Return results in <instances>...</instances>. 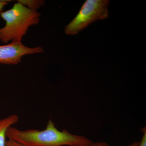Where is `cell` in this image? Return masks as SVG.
<instances>
[{
	"label": "cell",
	"instance_id": "cell-4",
	"mask_svg": "<svg viewBox=\"0 0 146 146\" xmlns=\"http://www.w3.org/2000/svg\"><path fill=\"white\" fill-rule=\"evenodd\" d=\"M44 50L42 47L26 46L22 42H10L0 45V63L5 65H18L27 55L42 53Z\"/></svg>",
	"mask_w": 146,
	"mask_h": 146
},
{
	"label": "cell",
	"instance_id": "cell-1",
	"mask_svg": "<svg viewBox=\"0 0 146 146\" xmlns=\"http://www.w3.org/2000/svg\"><path fill=\"white\" fill-rule=\"evenodd\" d=\"M7 138L27 146H85L93 143L85 136L75 135L66 129L60 131L49 119L42 130H22L11 126L6 133Z\"/></svg>",
	"mask_w": 146,
	"mask_h": 146
},
{
	"label": "cell",
	"instance_id": "cell-9",
	"mask_svg": "<svg viewBox=\"0 0 146 146\" xmlns=\"http://www.w3.org/2000/svg\"><path fill=\"white\" fill-rule=\"evenodd\" d=\"M143 132V136L141 142H139L138 146H146V127H144L142 129Z\"/></svg>",
	"mask_w": 146,
	"mask_h": 146
},
{
	"label": "cell",
	"instance_id": "cell-3",
	"mask_svg": "<svg viewBox=\"0 0 146 146\" xmlns=\"http://www.w3.org/2000/svg\"><path fill=\"white\" fill-rule=\"evenodd\" d=\"M109 3L108 0H86L76 17L65 27V34L75 35L97 20L107 19Z\"/></svg>",
	"mask_w": 146,
	"mask_h": 146
},
{
	"label": "cell",
	"instance_id": "cell-6",
	"mask_svg": "<svg viewBox=\"0 0 146 146\" xmlns=\"http://www.w3.org/2000/svg\"><path fill=\"white\" fill-rule=\"evenodd\" d=\"M18 1L27 8L36 11L44 5L45 3L44 1L37 0H20Z\"/></svg>",
	"mask_w": 146,
	"mask_h": 146
},
{
	"label": "cell",
	"instance_id": "cell-2",
	"mask_svg": "<svg viewBox=\"0 0 146 146\" xmlns=\"http://www.w3.org/2000/svg\"><path fill=\"white\" fill-rule=\"evenodd\" d=\"M17 1L12 8L0 14L5 22V26L0 28V42L5 44L9 42H22L30 27L37 25L40 21L41 14L37 11Z\"/></svg>",
	"mask_w": 146,
	"mask_h": 146
},
{
	"label": "cell",
	"instance_id": "cell-8",
	"mask_svg": "<svg viewBox=\"0 0 146 146\" xmlns=\"http://www.w3.org/2000/svg\"><path fill=\"white\" fill-rule=\"evenodd\" d=\"M6 146H27L13 140L8 139L6 141Z\"/></svg>",
	"mask_w": 146,
	"mask_h": 146
},
{
	"label": "cell",
	"instance_id": "cell-7",
	"mask_svg": "<svg viewBox=\"0 0 146 146\" xmlns=\"http://www.w3.org/2000/svg\"><path fill=\"white\" fill-rule=\"evenodd\" d=\"M139 142H136L132 143L130 144V145H127L125 146H138L139 145ZM85 146H111L110 145H108L107 143L105 142H96V143H91V144H89V145Z\"/></svg>",
	"mask_w": 146,
	"mask_h": 146
},
{
	"label": "cell",
	"instance_id": "cell-5",
	"mask_svg": "<svg viewBox=\"0 0 146 146\" xmlns=\"http://www.w3.org/2000/svg\"><path fill=\"white\" fill-rule=\"evenodd\" d=\"M19 117L16 114L0 119V146H6L7 129L19 121Z\"/></svg>",
	"mask_w": 146,
	"mask_h": 146
},
{
	"label": "cell",
	"instance_id": "cell-10",
	"mask_svg": "<svg viewBox=\"0 0 146 146\" xmlns=\"http://www.w3.org/2000/svg\"><path fill=\"white\" fill-rule=\"evenodd\" d=\"M9 1H10L0 0V14L2 12L3 9L8 4V3Z\"/></svg>",
	"mask_w": 146,
	"mask_h": 146
}]
</instances>
